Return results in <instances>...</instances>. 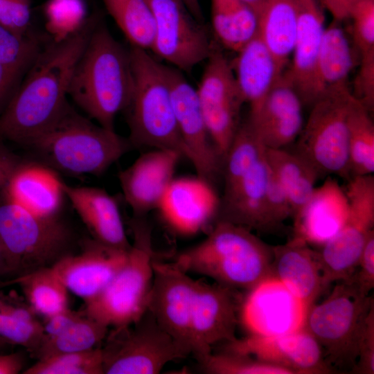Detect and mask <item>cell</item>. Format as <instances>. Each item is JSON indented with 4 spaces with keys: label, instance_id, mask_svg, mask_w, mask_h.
Returning <instances> with one entry per match:
<instances>
[{
    "label": "cell",
    "instance_id": "45",
    "mask_svg": "<svg viewBox=\"0 0 374 374\" xmlns=\"http://www.w3.org/2000/svg\"><path fill=\"white\" fill-rule=\"evenodd\" d=\"M265 206L271 230L276 229L288 217H292L288 197L270 169L266 188Z\"/></svg>",
    "mask_w": 374,
    "mask_h": 374
},
{
    "label": "cell",
    "instance_id": "55",
    "mask_svg": "<svg viewBox=\"0 0 374 374\" xmlns=\"http://www.w3.org/2000/svg\"><path fill=\"white\" fill-rule=\"evenodd\" d=\"M192 16L199 22L203 21V15L199 0H180Z\"/></svg>",
    "mask_w": 374,
    "mask_h": 374
},
{
    "label": "cell",
    "instance_id": "15",
    "mask_svg": "<svg viewBox=\"0 0 374 374\" xmlns=\"http://www.w3.org/2000/svg\"><path fill=\"white\" fill-rule=\"evenodd\" d=\"M308 308L274 276L242 296L238 319L249 335L289 334L305 326Z\"/></svg>",
    "mask_w": 374,
    "mask_h": 374
},
{
    "label": "cell",
    "instance_id": "24",
    "mask_svg": "<svg viewBox=\"0 0 374 374\" xmlns=\"http://www.w3.org/2000/svg\"><path fill=\"white\" fill-rule=\"evenodd\" d=\"M348 213L345 190L328 176L315 187L310 199L294 218L295 237L319 247L332 238L342 227Z\"/></svg>",
    "mask_w": 374,
    "mask_h": 374
},
{
    "label": "cell",
    "instance_id": "44",
    "mask_svg": "<svg viewBox=\"0 0 374 374\" xmlns=\"http://www.w3.org/2000/svg\"><path fill=\"white\" fill-rule=\"evenodd\" d=\"M44 12L48 24L75 32L86 21L83 0H48Z\"/></svg>",
    "mask_w": 374,
    "mask_h": 374
},
{
    "label": "cell",
    "instance_id": "21",
    "mask_svg": "<svg viewBox=\"0 0 374 374\" xmlns=\"http://www.w3.org/2000/svg\"><path fill=\"white\" fill-rule=\"evenodd\" d=\"M303 103L284 74L247 121L265 148L281 149L299 137L303 127Z\"/></svg>",
    "mask_w": 374,
    "mask_h": 374
},
{
    "label": "cell",
    "instance_id": "14",
    "mask_svg": "<svg viewBox=\"0 0 374 374\" xmlns=\"http://www.w3.org/2000/svg\"><path fill=\"white\" fill-rule=\"evenodd\" d=\"M163 68L185 148V158L192 163L198 176L213 184L222 172L224 159L209 136L196 89L181 71L167 65H163Z\"/></svg>",
    "mask_w": 374,
    "mask_h": 374
},
{
    "label": "cell",
    "instance_id": "5",
    "mask_svg": "<svg viewBox=\"0 0 374 374\" xmlns=\"http://www.w3.org/2000/svg\"><path fill=\"white\" fill-rule=\"evenodd\" d=\"M129 51L134 87L125 111L132 148L168 149L186 157L163 64L148 51L131 46Z\"/></svg>",
    "mask_w": 374,
    "mask_h": 374
},
{
    "label": "cell",
    "instance_id": "57",
    "mask_svg": "<svg viewBox=\"0 0 374 374\" xmlns=\"http://www.w3.org/2000/svg\"><path fill=\"white\" fill-rule=\"evenodd\" d=\"M243 1L246 2L248 5H249L256 13L265 0H243Z\"/></svg>",
    "mask_w": 374,
    "mask_h": 374
},
{
    "label": "cell",
    "instance_id": "19",
    "mask_svg": "<svg viewBox=\"0 0 374 374\" xmlns=\"http://www.w3.org/2000/svg\"><path fill=\"white\" fill-rule=\"evenodd\" d=\"M220 206L213 184L197 175L174 178L157 209L172 231L193 235L211 224L218 215Z\"/></svg>",
    "mask_w": 374,
    "mask_h": 374
},
{
    "label": "cell",
    "instance_id": "41",
    "mask_svg": "<svg viewBox=\"0 0 374 374\" xmlns=\"http://www.w3.org/2000/svg\"><path fill=\"white\" fill-rule=\"evenodd\" d=\"M42 46L35 36L0 24V66L26 72Z\"/></svg>",
    "mask_w": 374,
    "mask_h": 374
},
{
    "label": "cell",
    "instance_id": "20",
    "mask_svg": "<svg viewBox=\"0 0 374 374\" xmlns=\"http://www.w3.org/2000/svg\"><path fill=\"white\" fill-rule=\"evenodd\" d=\"M128 251L91 239L84 242L80 253L62 257L50 269L85 303L108 285L125 263Z\"/></svg>",
    "mask_w": 374,
    "mask_h": 374
},
{
    "label": "cell",
    "instance_id": "49",
    "mask_svg": "<svg viewBox=\"0 0 374 374\" xmlns=\"http://www.w3.org/2000/svg\"><path fill=\"white\" fill-rule=\"evenodd\" d=\"M0 312L12 316L29 323H40L35 312L24 297L15 290L4 292L0 290Z\"/></svg>",
    "mask_w": 374,
    "mask_h": 374
},
{
    "label": "cell",
    "instance_id": "40",
    "mask_svg": "<svg viewBox=\"0 0 374 374\" xmlns=\"http://www.w3.org/2000/svg\"><path fill=\"white\" fill-rule=\"evenodd\" d=\"M24 374H103L100 347L60 353L37 361L24 370Z\"/></svg>",
    "mask_w": 374,
    "mask_h": 374
},
{
    "label": "cell",
    "instance_id": "17",
    "mask_svg": "<svg viewBox=\"0 0 374 374\" xmlns=\"http://www.w3.org/2000/svg\"><path fill=\"white\" fill-rule=\"evenodd\" d=\"M153 271L147 309L165 332L193 354L190 319L197 280L173 262L154 258Z\"/></svg>",
    "mask_w": 374,
    "mask_h": 374
},
{
    "label": "cell",
    "instance_id": "56",
    "mask_svg": "<svg viewBox=\"0 0 374 374\" xmlns=\"http://www.w3.org/2000/svg\"><path fill=\"white\" fill-rule=\"evenodd\" d=\"M8 274H12L11 269L8 265L0 242V278Z\"/></svg>",
    "mask_w": 374,
    "mask_h": 374
},
{
    "label": "cell",
    "instance_id": "54",
    "mask_svg": "<svg viewBox=\"0 0 374 374\" xmlns=\"http://www.w3.org/2000/svg\"><path fill=\"white\" fill-rule=\"evenodd\" d=\"M24 355L21 352L0 355V374H17L24 367Z\"/></svg>",
    "mask_w": 374,
    "mask_h": 374
},
{
    "label": "cell",
    "instance_id": "26",
    "mask_svg": "<svg viewBox=\"0 0 374 374\" xmlns=\"http://www.w3.org/2000/svg\"><path fill=\"white\" fill-rule=\"evenodd\" d=\"M271 247L273 276L309 309L325 291L317 251L295 236Z\"/></svg>",
    "mask_w": 374,
    "mask_h": 374
},
{
    "label": "cell",
    "instance_id": "36",
    "mask_svg": "<svg viewBox=\"0 0 374 374\" xmlns=\"http://www.w3.org/2000/svg\"><path fill=\"white\" fill-rule=\"evenodd\" d=\"M109 14L132 46L151 50L155 33L154 17L147 0H103Z\"/></svg>",
    "mask_w": 374,
    "mask_h": 374
},
{
    "label": "cell",
    "instance_id": "8",
    "mask_svg": "<svg viewBox=\"0 0 374 374\" xmlns=\"http://www.w3.org/2000/svg\"><path fill=\"white\" fill-rule=\"evenodd\" d=\"M71 235L56 216L34 215L0 196V242L12 274L51 267L68 255Z\"/></svg>",
    "mask_w": 374,
    "mask_h": 374
},
{
    "label": "cell",
    "instance_id": "9",
    "mask_svg": "<svg viewBox=\"0 0 374 374\" xmlns=\"http://www.w3.org/2000/svg\"><path fill=\"white\" fill-rule=\"evenodd\" d=\"M353 99L349 87L324 93L311 107L297 138L294 152L319 179L331 175L350 179L348 116Z\"/></svg>",
    "mask_w": 374,
    "mask_h": 374
},
{
    "label": "cell",
    "instance_id": "10",
    "mask_svg": "<svg viewBox=\"0 0 374 374\" xmlns=\"http://www.w3.org/2000/svg\"><path fill=\"white\" fill-rule=\"evenodd\" d=\"M101 348L103 374H157L192 354L157 323L147 309L134 323L112 329Z\"/></svg>",
    "mask_w": 374,
    "mask_h": 374
},
{
    "label": "cell",
    "instance_id": "47",
    "mask_svg": "<svg viewBox=\"0 0 374 374\" xmlns=\"http://www.w3.org/2000/svg\"><path fill=\"white\" fill-rule=\"evenodd\" d=\"M351 373H374V305L362 328L357 346V359Z\"/></svg>",
    "mask_w": 374,
    "mask_h": 374
},
{
    "label": "cell",
    "instance_id": "35",
    "mask_svg": "<svg viewBox=\"0 0 374 374\" xmlns=\"http://www.w3.org/2000/svg\"><path fill=\"white\" fill-rule=\"evenodd\" d=\"M350 178L374 172V123L371 113L355 97L348 116Z\"/></svg>",
    "mask_w": 374,
    "mask_h": 374
},
{
    "label": "cell",
    "instance_id": "13",
    "mask_svg": "<svg viewBox=\"0 0 374 374\" xmlns=\"http://www.w3.org/2000/svg\"><path fill=\"white\" fill-rule=\"evenodd\" d=\"M147 1L155 22L151 51L171 66L185 72L208 59L213 44L201 22L180 0Z\"/></svg>",
    "mask_w": 374,
    "mask_h": 374
},
{
    "label": "cell",
    "instance_id": "46",
    "mask_svg": "<svg viewBox=\"0 0 374 374\" xmlns=\"http://www.w3.org/2000/svg\"><path fill=\"white\" fill-rule=\"evenodd\" d=\"M31 0H0V24L22 35L30 33Z\"/></svg>",
    "mask_w": 374,
    "mask_h": 374
},
{
    "label": "cell",
    "instance_id": "39",
    "mask_svg": "<svg viewBox=\"0 0 374 374\" xmlns=\"http://www.w3.org/2000/svg\"><path fill=\"white\" fill-rule=\"evenodd\" d=\"M197 359L201 371L208 374H293L288 369L249 355L226 349Z\"/></svg>",
    "mask_w": 374,
    "mask_h": 374
},
{
    "label": "cell",
    "instance_id": "48",
    "mask_svg": "<svg viewBox=\"0 0 374 374\" xmlns=\"http://www.w3.org/2000/svg\"><path fill=\"white\" fill-rule=\"evenodd\" d=\"M348 280L364 296H369L374 288V231L366 242L356 269Z\"/></svg>",
    "mask_w": 374,
    "mask_h": 374
},
{
    "label": "cell",
    "instance_id": "2",
    "mask_svg": "<svg viewBox=\"0 0 374 374\" xmlns=\"http://www.w3.org/2000/svg\"><path fill=\"white\" fill-rule=\"evenodd\" d=\"M133 87L129 50L98 21L76 63L68 96L100 126L115 130L116 116L128 106Z\"/></svg>",
    "mask_w": 374,
    "mask_h": 374
},
{
    "label": "cell",
    "instance_id": "51",
    "mask_svg": "<svg viewBox=\"0 0 374 374\" xmlns=\"http://www.w3.org/2000/svg\"><path fill=\"white\" fill-rule=\"evenodd\" d=\"M84 314V310L75 311L68 308L44 319L42 323L44 335L52 337L59 334Z\"/></svg>",
    "mask_w": 374,
    "mask_h": 374
},
{
    "label": "cell",
    "instance_id": "7",
    "mask_svg": "<svg viewBox=\"0 0 374 374\" xmlns=\"http://www.w3.org/2000/svg\"><path fill=\"white\" fill-rule=\"evenodd\" d=\"M321 303L308 309L304 328L319 344L325 359L337 373H350L357 359V346L366 317L374 305L348 280L335 282Z\"/></svg>",
    "mask_w": 374,
    "mask_h": 374
},
{
    "label": "cell",
    "instance_id": "32",
    "mask_svg": "<svg viewBox=\"0 0 374 374\" xmlns=\"http://www.w3.org/2000/svg\"><path fill=\"white\" fill-rule=\"evenodd\" d=\"M265 159L273 175L285 190L292 217L310 199L319 179L314 170L299 155L285 148H265Z\"/></svg>",
    "mask_w": 374,
    "mask_h": 374
},
{
    "label": "cell",
    "instance_id": "1",
    "mask_svg": "<svg viewBox=\"0 0 374 374\" xmlns=\"http://www.w3.org/2000/svg\"><path fill=\"white\" fill-rule=\"evenodd\" d=\"M98 21L91 16L75 32L41 48L0 114V139L26 145L61 115L73 70Z\"/></svg>",
    "mask_w": 374,
    "mask_h": 374
},
{
    "label": "cell",
    "instance_id": "18",
    "mask_svg": "<svg viewBox=\"0 0 374 374\" xmlns=\"http://www.w3.org/2000/svg\"><path fill=\"white\" fill-rule=\"evenodd\" d=\"M225 344L223 349L249 355L288 369L293 374L337 373L325 359L318 341L304 327L278 336L248 335Z\"/></svg>",
    "mask_w": 374,
    "mask_h": 374
},
{
    "label": "cell",
    "instance_id": "30",
    "mask_svg": "<svg viewBox=\"0 0 374 374\" xmlns=\"http://www.w3.org/2000/svg\"><path fill=\"white\" fill-rule=\"evenodd\" d=\"M341 24L333 20L325 27L323 33L317 63L321 96L328 91L348 87L349 75L359 64L358 53Z\"/></svg>",
    "mask_w": 374,
    "mask_h": 374
},
{
    "label": "cell",
    "instance_id": "31",
    "mask_svg": "<svg viewBox=\"0 0 374 374\" xmlns=\"http://www.w3.org/2000/svg\"><path fill=\"white\" fill-rule=\"evenodd\" d=\"M258 35L284 71L292 56L296 33L294 0H265L256 12Z\"/></svg>",
    "mask_w": 374,
    "mask_h": 374
},
{
    "label": "cell",
    "instance_id": "25",
    "mask_svg": "<svg viewBox=\"0 0 374 374\" xmlns=\"http://www.w3.org/2000/svg\"><path fill=\"white\" fill-rule=\"evenodd\" d=\"M64 195L88 229L93 239L116 249L129 251L130 243L116 199L105 189L72 186L63 182Z\"/></svg>",
    "mask_w": 374,
    "mask_h": 374
},
{
    "label": "cell",
    "instance_id": "11",
    "mask_svg": "<svg viewBox=\"0 0 374 374\" xmlns=\"http://www.w3.org/2000/svg\"><path fill=\"white\" fill-rule=\"evenodd\" d=\"M348 213L338 233L317 251L324 290L333 283L349 279L363 248L374 231V176L350 178L345 189Z\"/></svg>",
    "mask_w": 374,
    "mask_h": 374
},
{
    "label": "cell",
    "instance_id": "3",
    "mask_svg": "<svg viewBox=\"0 0 374 374\" xmlns=\"http://www.w3.org/2000/svg\"><path fill=\"white\" fill-rule=\"evenodd\" d=\"M272 260L271 246L251 230L218 220L204 240L178 253L173 262L186 273L247 292L273 276Z\"/></svg>",
    "mask_w": 374,
    "mask_h": 374
},
{
    "label": "cell",
    "instance_id": "27",
    "mask_svg": "<svg viewBox=\"0 0 374 374\" xmlns=\"http://www.w3.org/2000/svg\"><path fill=\"white\" fill-rule=\"evenodd\" d=\"M269 172L264 154L235 184L224 190L223 197L220 199L219 220L242 226L251 231H272L265 206Z\"/></svg>",
    "mask_w": 374,
    "mask_h": 374
},
{
    "label": "cell",
    "instance_id": "50",
    "mask_svg": "<svg viewBox=\"0 0 374 374\" xmlns=\"http://www.w3.org/2000/svg\"><path fill=\"white\" fill-rule=\"evenodd\" d=\"M25 73L0 66V114L15 94Z\"/></svg>",
    "mask_w": 374,
    "mask_h": 374
},
{
    "label": "cell",
    "instance_id": "42",
    "mask_svg": "<svg viewBox=\"0 0 374 374\" xmlns=\"http://www.w3.org/2000/svg\"><path fill=\"white\" fill-rule=\"evenodd\" d=\"M348 19L352 20L351 38L359 57L374 55V0H358Z\"/></svg>",
    "mask_w": 374,
    "mask_h": 374
},
{
    "label": "cell",
    "instance_id": "34",
    "mask_svg": "<svg viewBox=\"0 0 374 374\" xmlns=\"http://www.w3.org/2000/svg\"><path fill=\"white\" fill-rule=\"evenodd\" d=\"M3 284L19 285L28 303L44 319L69 308V290L50 267L16 276Z\"/></svg>",
    "mask_w": 374,
    "mask_h": 374
},
{
    "label": "cell",
    "instance_id": "29",
    "mask_svg": "<svg viewBox=\"0 0 374 374\" xmlns=\"http://www.w3.org/2000/svg\"><path fill=\"white\" fill-rule=\"evenodd\" d=\"M231 66L249 111L260 105L284 72L258 34L237 53Z\"/></svg>",
    "mask_w": 374,
    "mask_h": 374
},
{
    "label": "cell",
    "instance_id": "28",
    "mask_svg": "<svg viewBox=\"0 0 374 374\" xmlns=\"http://www.w3.org/2000/svg\"><path fill=\"white\" fill-rule=\"evenodd\" d=\"M63 181L47 166L22 163L3 195L11 202L40 216H56L62 205Z\"/></svg>",
    "mask_w": 374,
    "mask_h": 374
},
{
    "label": "cell",
    "instance_id": "22",
    "mask_svg": "<svg viewBox=\"0 0 374 374\" xmlns=\"http://www.w3.org/2000/svg\"><path fill=\"white\" fill-rule=\"evenodd\" d=\"M297 26L292 62L284 74L303 105L312 107L320 98L317 63L325 29L323 8L319 0H294Z\"/></svg>",
    "mask_w": 374,
    "mask_h": 374
},
{
    "label": "cell",
    "instance_id": "4",
    "mask_svg": "<svg viewBox=\"0 0 374 374\" xmlns=\"http://www.w3.org/2000/svg\"><path fill=\"white\" fill-rule=\"evenodd\" d=\"M26 146L52 169L95 176L103 174L132 148L128 139L94 124L69 103L54 123Z\"/></svg>",
    "mask_w": 374,
    "mask_h": 374
},
{
    "label": "cell",
    "instance_id": "38",
    "mask_svg": "<svg viewBox=\"0 0 374 374\" xmlns=\"http://www.w3.org/2000/svg\"><path fill=\"white\" fill-rule=\"evenodd\" d=\"M265 151L248 123L240 125L224 159V190L243 177L264 156Z\"/></svg>",
    "mask_w": 374,
    "mask_h": 374
},
{
    "label": "cell",
    "instance_id": "43",
    "mask_svg": "<svg viewBox=\"0 0 374 374\" xmlns=\"http://www.w3.org/2000/svg\"><path fill=\"white\" fill-rule=\"evenodd\" d=\"M43 324L29 323L0 312V337L11 344H17L33 353L44 337Z\"/></svg>",
    "mask_w": 374,
    "mask_h": 374
},
{
    "label": "cell",
    "instance_id": "23",
    "mask_svg": "<svg viewBox=\"0 0 374 374\" xmlns=\"http://www.w3.org/2000/svg\"><path fill=\"white\" fill-rule=\"evenodd\" d=\"M181 157L175 150L150 149L118 172L124 198L135 217L157 209Z\"/></svg>",
    "mask_w": 374,
    "mask_h": 374
},
{
    "label": "cell",
    "instance_id": "37",
    "mask_svg": "<svg viewBox=\"0 0 374 374\" xmlns=\"http://www.w3.org/2000/svg\"><path fill=\"white\" fill-rule=\"evenodd\" d=\"M108 327L84 314L59 334L44 337L30 354L37 360L51 355L80 352L97 348L107 332Z\"/></svg>",
    "mask_w": 374,
    "mask_h": 374
},
{
    "label": "cell",
    "instance_id": "52",
    "mask_svg": "<svg viewBox=\"0 0 374 374\" xmlns=\"http://www.w3.org/2000/svg\"><path fill=\"white\" fill-rule=\"evenodd\" d=\"M21 163L18 156L0 143V196L3 193L11 177Z\"/></svg>",
    "mask_w": 374,
    "mask_h": 374
},
{
    "label": "cell",
    "instance_id": "58",
    "mask_svg": "<svg viewBox=\"0 0 374 374\" xmlns=\"http://www.w3.org/2000/svg\"><path fill=\"white\" fill-rule=\"evenodd\" d=\"M11 344L8 342L7 340L1 338L0 337V349L5 347L7 345H10Z\"/></svg>",
    "mask_w": 374,
    "mask_h": 374
},
{
    "label": "cell",
    "instance_id": "6",
    "mask_svg": "<svg viewBox=\"0 0 374 374\" xmlns=\"http://www.w3.org/2000/svg\"><path fill=\"white\" fill-rule=\"evenodd\" d=\"M133 243L124 265L96 297L84 303L87 316L107 327L136 322L146 311L153 280L151 231L139 217L130 222Z\"/></svg>",
    "mask_w": 374,
    "mask_h": 374
},
{
    "label": "cell",
    "instance_id": "53",
    "mask_svg": "<svg viewBox=\"0 0 374 374\" xmlns=\"http://www.w3.org/2000/svg\"><path fill=\"white\" fill-rule=\"evenodd\" d=\"M358 0H319L323 8L332 15L333 20L344 22L348 19L350 12Z\"/></svg>",
    "mask_w": 374,
    "mask_h": 374
},
{
    "label": "cell",
    "instance_id": "33",
    "mask_svg": "<svg viewBox=\"0 0 374 374\" xmlns=\"http://www.w3.org/2000/svg\"><path fill=\"white\" fill-rule=\"evenodd\" d=\"M211 21L220 42L236 53L258 34V16L243 0H211Z\"/></svg>",
    "mask_w": 374,
    "mask_h": 374
},
{
    "label": "cell",
    "instance_id": "16",
    "mask_svg": "<svg viewBox=\"0 0 374 374\" xmlns=\"http://www.w3.org/2000/svg\"><path fill=\"white\" fill-rule=\"evenodd\" d=\"M238 294L219 283L197 280L190 319L191 345L196 359L211 353L216 344L237 339L242 299Z\"/></svg>",
    "mask_w": 374,
    "mask_h": 374
},
{
    "label": "cell",
    "instance_id": "12",
    "mask_svg": "<svg viewBox=\"0 0 374 374\" xmlns=\"http://www.w3.org/2000/svg\"><path fill=\"white\" fill-rule=\"evenodd\" d=\"M196 91L209 136L224 159L240 126L245 102L231 64L214 48Z\"/></svg>",
    "mask_w": 374,
    "mask_h": 374
}]
</instances>
